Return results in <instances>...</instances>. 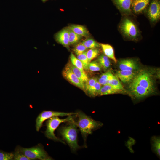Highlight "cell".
Instances as JSON below:
<instances>
[{"label":"cell","mask_w":160,"mask_h":160,"mask_svg":"<svg viewBox=\"0 0 160 160\" xmlns=\"http://www.w3.org/2000/svg\"><path fill=\"white\" fill-rule=\"evenodd\" d=\"M129 89L133 97L138 99L153 94L154 81L151 72L142 69L136 73L129 85Z\"/></svg>","instance_id":"6da1fadb"},{"label":"cell","mask_w":160,"mask_h":160,"mask_svg":"<svg viewBox=\"0 0 160 160\" xmlns=\"http://www.w3.org/2000/svg\"><path fill=\"white\" fill-rule=\"evenodd\" d=\"M76 113L78 119V121H76V123L81 132L84 141V147L86 148L87 147L86 142L88 135L101 127L103 124L94 120L83 112L79 111Z\"/></svg>","instance_id":"7a4b0ae2"},{"label":"cell","mask_w":160,"mask_h":160,"mask_svg":"<svg viewBox=\"0 0 160 160\" xmlns=\"http://www.w3.org/2000/svg\"><path fill=\"white\" fill-rule=\"evenodd\" d=\"M68 123L66 125L60 127L58 131L71 149L75 151L81 148L78 143V127L75 120Z\"/></svg>","instance_id":"3957f363"},{"label":"cell","mask_w":160,"mask_h":160,"mask_svg":"<svg viewBox=\"0 0 160 160\" xmlns=\"http://www.w3.org/2000/svg\"><path fill=\"white\" fill-rule=\"evenodd\" d=\"M76 115L68 116L66 118L63 119H60L57 116H53L48 119L46 123L47 128L45 132L46 136L49 139L60 142L65 144L63 141L55 136L54 134L55 131L61 123L71 122L75 120Z\"/></svg>","instance_id":"277c9868"},{"label":"cell","mask_w":160,"mask_h":160,"mask_svg":"<svg viewBox=\"0 0 160 160\" xmlns=\"http://www.w3.org/2000/svg\"><path fill=\"white\" fill-rule=\"evenodd\" d=\"M119 28L123 35L131 40H137L140 36V33L137 26L128 18H125L123 19Z\"/></svg>","instance_id":"5b68a950"},{"label":"cell","mask_w":160,"mask_h":160,"mask_svg":"<svg viewBox=\"0 0 160 160\" xmlns=\"http://www.w3.org/2000/svg\"><path fill=\"white\" fill-rule=\"evenodd\" d=\"M31 160L38 159L41 160H51L46 151L41 147L36 146L29 148L20 147L18 150Z\"/></svg>","instance_id":"8992f818"},{"label":"cell","mask_w":160,"mask_h":160,"mask_svg":"<svg viewBox=\"0 0 160 160\" xmlns=\"http://www.w3.org/2000/svg\"><path fill=\"white\" fill-rule=\"evenodd\" d=\"M76 114V113H66L53 111H44L38 116L36 120V128L38 131L42 125L44 121L53 116H64Z\"/></svg>","instance_id":"52a82bcc"},{"label":"cell","mask_w":160,"mask_h":160,"mask_svg":"<svg viewBox=\"0 0 160 160\" xmlns=\"http://www.w3.org/2000/svg\"><path fill=\"white\" fill-rule=\"evenodd\" d=\"M62 74L63 77L68 81L85 92L84 83L77 77L68 64L63 71Z\"/></svg>","instance_id":"ba28073f"},{"label":"cell","mask_w":160,"mask_h":160,"mask_svg":"<svg viewBox=\"0 0 160 160\" xmlns=\"http://www.w3.org/2000/svg\"><path fill=\"white\" fill-rule=\"evenodd\" d=\"M148 15L151 21L156 22L160 18V4L158 0H153L148 10Z\"/></svg>","instance_id":"9c48e42d"},{"label":"cell","mask_w":160,"mask_h":160,"mask_svg":"<svg viewBox=\"0 0 160 160\" xmlns=\"http://www.w3.org/2000/svg\"><path fill=\"white\" fill-rule=\"evenodd\" d=\"M119 66L120 70L134 71L138 70V65L134 60L131 59H122L120 61Z\"/></svg>","instance_id":"30bf717a"},{"label":"cell","mask_w":160,"mask_h":160,"mask_svg":"<svg viewBox=\"0 0 160 160\" xmlns=\"http://www.w3.org/2000/svg\"><path fill=\"white\" fill-rule=\"evenodd\" d=\"M56 41L67 48L69 47V31L68 28H64L55 35Z\"/></svg>","instance_id":"8fae6325"},{"label":"cell","mask_w":160,"mask_h":160,"mask_svg":"<svg viewBox=\"0 0 160 160\" xmlns=\"http://www.w3.org/2000/svg\"><path fill=\"white\" fill-rule=\"evenodd\" d=\"M150 0H132L131 7L133 11L136 14L143 12L148 5Z\"/></svg>","instance_id":"7c38bea8"},{"label":"cell","mask_w":160,"mask_h":160,"mask_svg":"<svg viewBox=\"0 0 160 160\" xmlns=\"http://www.w3.org/2000/svg\"><path fill=\"white\" fill-rule=\"evenodd\" d=\"M136 73L130 71H117L116 76L124 83L131 82L134 77Z\"/></svg>","instance_id":"4fadbf2b"},{"label":"cell","mask_w":160,"mask_h":160,"mask_svg":"<svg viewBox=\"0 0 160 160\" xmlns=\"http://www.w3.org/2000/svg\"><path fill=\"white\" fill-rule=\"evenodd\" d=\"M131 1L132 0H114V3L118 9L127 14L131 13Z\"/></svg>","instance_id":"5bb4252c"},{"label":"cell","mask_w":160,"mask_h":160,"mask_svg":"<svg viewBox=\"0 0 160 160\" xmlns=\"http://www.w3.org/2000/svg\"><path fill=\"white\" fill-rule=\"evenodd\" d=\"M76 33L81 36L87 37L90 33L87 29L84 26L79 25H72L68 27Z\"/></svg>","instance_id":"9a60e30c"},{"label":"cell","mask_w":160,"mask_h":160,"mask_svg":"<svg viewBox=\"0 0 160 160\" xmlns=\"http://www.w3.org/2000/svg\"><path fill=\"white\" fill-rule=\"evenodd\" d=\"M100 44L105 55L116 63L117 60L115 57L113 47L108 44Z\"/></svg>","instance_id":"2e32d148"},{"label":"cell","mask_w":160,"mask_h":160,"mask_svg":"<svg viewBox=\"0 0 160 160\" xmlns=\"http://www.w3.org/2000/svg\"><path fill=\"white\" fill-rule=\"evenodd\" d=\"M108 84L110 85L120 93L125 92L123 86L116 76L113 75L112 78L108 81Z\"/></svg>","instance_id":"e0dca14e"},{"label":"cell","mask_w":160,"mask_h":160,"mask_svg":"<svg viewBox=\"0 0 160 160\" xmlns=\"http://www.w3.org/2000/svg\"><path fill=\"white\" fill-rule=\"evenodd\" d=\"M68 65L75 75L80 80L84 83L86 82L88 80V78L85 73L83 72L71 63H68Z\"/></svg>","instance_id":"ac0fdd59"},{"label":"cell","mask_w":160,"mask_h":160,"mask_svg":"<svg viewBox=\"0 0 160 160\" xmlns=\"http://www.w3.org/2000/svg\"><path fill=\"white\" fill-rule=\"evenodd\" d=\"M120 93L108 84L103 85L100 89L99 95L100 96Z\"/></svg>","instance_id":"d6986e66"},{"label":"cell","mask_w":160,"mask_h":160,"mask_svg":"<svg viewBox=\"0 0 160 160\" xmlns=\"http://www.w3.org/2000/svg\"><path fill=\"white\" fill-rule=\"evenodd\" d=\"M97 61L102 68L104 70L107 69L110 66V62L109 58L105 55H101L99 56Z\"/></svg>","instance_id":"ffe728a7"},{"label":"cell","mask_w":160,"mask_h":160,"mask_svg":"<svg viewBox=\"0 0 160 160\" xmlns=\"http://www.w3.org/2000/svg\"><path fill=\"white\" fill-rule=\"evenodd\" d=\"M101 87V85L97 80L95 85L87 90L86 92L87 95H88L90 96L95 97L99 95V92Z\"/></svg>","instance_id":"44dd1931"},{"label":"cell","mask_w":160,"mask_h":160,"mask_svg":"<svg viewBox=\"0 0 160 160\" xmlns=\"http://www.w3.org/2000/svg\"><path fill=\"white\" fill-rule=\"evenodd\" d=\"M87 49H95L100 47V44L94 39L91 38H87L82 42Z\"/></svg>","instance_id":"7402d4cb"},{"label":"cell","mask_w":160,"mask_h":160,"mask_svg":"<svg viewBox=\"0 0 160 160\" xmlns=\"http://www.w3.org/2000/svg\"><path fill=\"white\" fill-rule=\"evenodd\" d=\"M68 29L69 45L76 44L81 40L82 37L76 33L69 28Z\"/></svg>","instance_id":"603a6c76"},{"label":"cell","mask_w":160,"mask_h":160,"mask_svg":"<svg viewBox=\"0 0 160 160\" xmlns=\"http://www.w3.org/2000/svg\"><path fill=\"white\" fill-rule=\"evenodd\" d=\"M153 149L158 156H160V139L159 137L153 136L151 139Z\"/></svg>","instance_id":"cb8c5ba5"},{"label":"cell","mask_w":160,"mask_h":160,"mask_svg":"<svg viewBox=\"0 0 160 160\" xmlns=\"http://www.w3.org/2000/svg\"><path fill=\"white\" fill-rule=\"evenodd\" d=\"M70 59L72 64L79 69L83 72L85 73L81 62L72 52L71 53L70 55Z\"/></svg>","instance_id":"d4e9b609"},{"label":"cell","mask_w":160,"mask_h":160,"mask_svg":"<svg viewBox=\"0 0 160 160\" xmlns=\"http://www.w3.org/2000/svg\"><path fill=\"white\" fill-rule=\"evenodd\" d=\"M76 57L82 63L84 69H88L89 62L88 61L86 55V51L81 54H76Z\"/></svg>","instance_id":"484cf974"},{"label":"cell","mask_w":160,"mask_h":160,"mask_svg":"<svg viewBox=\"0 0 160 160\" xmlns=\"http://www.w3.org/2000/svg\"><path fill=\"white\" fill-rule=\"evenodd\" d=\"M100 53L99 50L97 48L90 49L86 51V55L88 61L90 62L96 57Z\"/></svg>","instance_id":"4316f807"},{"label":"cell","mask_w":160,"mask_h":160,"mask_svg":"<svg viewBox=\"0 0 160 160\" xmlns=\"http://www.w3.org/2000/svg\"><path fill=\"white\" fill-rule=\"evenodd\" d=\"M102 67L97 61H93L89 62L88 69L92 71H100Z\"/></svg>","instance_id":"83f0119b"},{"label":"cell","mask_w":160,"mask_h":160,"mask_svg":"<svg viewBox=\"0 0 160 160\" xmlns=\"http://www.w3.org/2000/svg\"><path fill=\"white\" fill-rule=\"evenodd\" d=\"M97 80V78L94 77L88 79V80L84 83L85 92H86L87 90L93 87Z\"/></svg>","instance_id":"f1b7e54d"},{"label":"cell","mask_w":160,"mask_h":160,"mask_svg":"<svg viewBox=\"0 0 160 160\" xmlns=\"http://www.w3.org/2000/svg\"><path fill=\"white\" fill-rule=\"evenodd\" d=\"M87 49L81 42L76 45L73 49V51L76 55L86 51Z\"/></svg>","instance_id":"f546056e"},{"label":"cell","mask_w":160,"mask_h":160,"mask_svg":"<svg viewBox=\"0 0 160 160\" xmlns=\"http://www.w3.org/2000/svg\"><path fill=\"white\" fill-rule=\"evenodd\" d=\"M14 154L11 153L0 152V160H12L13 159Z\"/></svg>","instance_id":"4dcf8cb0"},{"label":"cell","mask_w":160,"mask_h":160,"mask_svg":"<svg viewBox=\"0 0 160 160\" xmlns=\"http://www.w3.org/2000/svg\"><path fill=\"white\" fill-rule=\"evenodd\" d=\"M14 160H31V159L28 158L21 152L17 151L14 153Z\"/></svg>","instance_id":"1f68e13d"},{"label":"cell","mask_w":160,"mask_h":160,"mask_svg":"<svg viewBox=\"0 0 160 160\" xmlns=\"http://www.w3.org/2000/svg\"><path fill=\"white\" fill-rule=\"evenodd\" d=\"M48 0H41V1L43 2H44Z\"/></svg>","instance_id":"d6a6232c"}]
</instances>
